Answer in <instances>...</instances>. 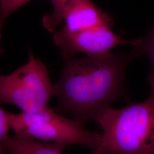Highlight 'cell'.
<instances>
[{"mask_svg":"<svg viewBox=\"0 0 154 154\" xmlns=\"http://www.w3.org/2000/svg\"><path fill=\"white\" fill-rule=\"evenodd\" d=\"M134 57L131 50L65 60L61 77L54 85L56 110L83 124L94 121L126 93L127 67Z\"/></svg>","mask_w":154,"mask_h":154,"instance_id":"6da1fadb","label":"cell"},{"mask_svg":"<svg viewBox=\"0 0 154 154\" xmlns=\"http://www.w3.org/2000/svg\"><path fill=\"white\" fill-rule=\"evenodd\" d=\"M151 93L145 101L120 109L109 107L94 121L102 139L93 154H154V76L148 77Z\"/></svg>","mask_w":154,"mask_h":154,"instance_id":"7a4b0ae2","label":"cell"},{"mask_svg":"<svg viewBox=\"0 0 154 154\" xmlns=\"http://www.w3.org/2000/svg\"><path fill=\"white\" fill-rule=\"evenodd\" d=\"M10 118L11 130L18 137L66 147L81 145L90 148L93 152L99 148L102 139V132L87 130L77 119L67 118L48 106L35 112L11 113Z\"/></svg>","mask_w":154,"mask_h":154,"instance_id":"3957f363","label":"cell"},{"mask_svg":"<svg viewBox=\"0 0 154 154\" xmlns=\"http://www.w3.org/2000/svg\"><path fill=\"white\" fill-rule=\"evenodd\" d=\"M53 90L46 66L31 50L26 63L9 74H0V105H14L22 112L46 107Z\"/></svg>","mask_w":154,"mask_h":154,"instance_id":"277c9868","label":"cell"},{"mask_svg":"<svg viewBox=\"0 0 154 154\" xmlns=\"http://www.w3.org/2000/svg\"><path fill=\"white\" fill-rule=\"evenodd\" d=\"M111 25L102 23L77 32H67L60 29L53 36L55 46L58 48L64 60L72 58L77 53L96 55L110 52L122 45L135 44L137 39L125 40L114 33Z\"/></svg>","mask_w":154,"mask_h":154,"instance_id":"5b68a950","label":"cell"},{"mask_svg":"<svg viewBox=\"0 0 154 154\" xmlns=\"http://www.w3.org/2000/svg\"><path fill=\"white\" fill-rule=\"evenodd\" d=\"M65 25L61 29L77 32L102 23L113 24L111 17L95 5L91 0H74L64 17Z\"/></svg>","mask_w":154,"mask_h":154,"instance_id":"8992f818","label":"cell"},{"mask_svg":"<svg viewBox=\"0 0 154 154\" xmlns=\"http://www.w3.org/2000/svg\"><path fill=\"white\" fill-rule=\"evenodd\" d=\"M0 146L10 154H63L66 147L58 143H48L16 135L9 137Z\"/></svg>","mask_w":154,"mask_h":154,"instance_id":"52a82bcc","label":"cell"},{"mask_svg":"<svg viewBox=\"0 0 154 154\" xmlns=\"http://www.w3.org/2000/svg\"><path fill=\"white\" fill-rule=\"evenodd\" d=\"M53 10L51 13L42 18L45 28L50 33H54L64 20L66 11L74 0H50Z\"/></svg>","mask_w":154,"mask_h":154,"instance_id":"ba28073f","label":"cell"},{"mask_svg":"<svg viewBox=\"0 0 154 154\" xmlns=\"http://www.w3.org/2000/svg\"><path fill=\"white\" fill-rule=\"evenodd\" d=\"M133 46L132 50L135 57L143 55L149 57L152 71L151 74L154 76V26L146 37L137 39L136 43Z\"/></svg>","mask_w":154,"mask_h":154,"instance_id":"9c48e42d","label":"cell"},{"mask_svg":"<svg viewBox=\"0 0 154 154\" xmlns=\"http://www.w3.org/2000/svg\"><path fill=\"white\" fill-rule=\"evenodd\" d=\"M32 0H0V40L6 19L13 13Z\"/></svg>","mask_w":154,"mask_h":154,"instance_id":"30bf717a","label":"cell"},{"mask_svg":"<svg viewBox=\"0 0 154 154\" xmlns=\"http://www.w3.org/2000/svg\"><path fill=\"white\" fill-rule=\"evenodd\" d=\"M11 112L0 107V145L9 137V133L11 130Z\"/></svg>","mask_w":154,"mask_h":154,"instance_id":"8fae6325","label":"cell"},{"mask_svg":"<svg viewBox=\"0 0 154 154\" xmlns=\"http://www.w3.org/2000/svg\"><path fill=\"white\" fill-rule=\"evenodd\" d=\"M0 154H9L8 152H6L5 150H4L0 146Z\"/></svg>","mask_w":154,"mask_h":154,"instance_id":"7c38bea8","label":"cell"},{"mask_svg":"<svg viewBox=\"0 0 154 154\" xmlns=\"http://www.w3.org/2000/svg\"><path fill=\"white\" fill-rule=\"evenodd\" d=\"M4 53V48L2 47V46L0 44V55Z\"/></svg>","mask_w":154,"mask_h":154,"instance_id":"4fadbf2b","label":"cell"}]
</instances>
